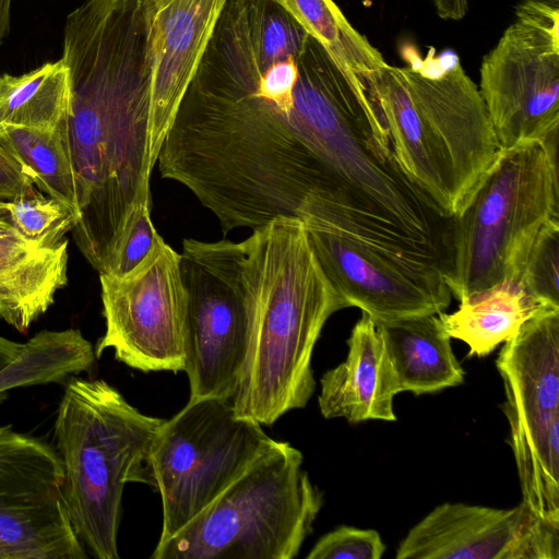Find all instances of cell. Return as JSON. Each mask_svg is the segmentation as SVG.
Wrapping results in <instances>:
<instances>
[{
    "label": "cell",
    "mask_w": 559,
    "mask_h": 559,
    "mask_svg": "<svg viewBox=\"0 0 559 559\" xmlns=\"http://www.w3.org/2000/svg\"><path fill=\"white\" fill-rule=\"evenodd\" d=\"M342 68L276 1L226 0L163 141L160 176L224 234L300 219Z\"/></svg>",
    "instance_id": "6da1fadb"
},
{
    "label": "cell",
    "mask_w": 559,
    "mask_h": 559,
    "mask_svg": "<svg viewBox=\"0 0 559 559\" xmlns=\"http://www.w3.org/2000/svg\"><path fill=\"white\" fill-rule=\"evenodd\" d=\"M148 35L143 0H85L66 20L71 104L62 132L80 210L72 233L98 273L132 209L152 206Z\"/></svg>",
    "instance_id": "7a4b0ae2"
},
{
    "label": "cell",
    "mask_w": 559,
    "mask_h": 559,
    "mask_svg": "<svg viewBox=\"0 0 559 559\" xmlns=\"http://www.w3.org/2000/svg\"><path fill=\"white\" fill-rule=\"evenodd\" d=\"M242 243L254 321L230 403L237 416L270 426L311 399L314 346L328 319L347 305L320 266L301 219L276 217Z\"/></svg>",
    "instance_id": "3957f363"
},
{
    "label": "cell",
    "mask_w": 559,
    "mask_h": 559,
    "mask_svg": "<svg viewBox=\"0 0 559 559\" xmlns=\"http://www.w3.org/2000/svg\"><path fill=\"white\" fill-rule=\"evenodd\" d=\"M406 175L449 215L463 206L500 145L474 81L455 53L386 64L369 79Z\"/></svg>",
    "instance_id": "277c9868"
},
{
    "label": "cell",
    "mask_w": 559,
    "mask_h": 559,
    "mask_svg": "<svg viewBox=\"0 0 559 559\" xmlns=\"http://www.w3.org/2000/svg\"><path fill=\"white\" fill-rule=\"evenodd\" d=\"M164 420L141 413L105 380H68L53 432L67 512L93 557L119 558L123 488L128 483L154 487L148 454Z\"/></svg>",
    "instance_id": "5b68a950"
},
{
    "label": "cell",
    "mask_w": 559,
    "mask_h": 559,
    "mask_svg": "<svg viewBox=\"0 0 559 559\" xmlns=\"http://www.w3.org/2000/svg\"><path fill=\"white\" fill-rule=\"evenodd\" d=\"M302 453L274 440L152 559H293L323 506Z\"/></svg>",
    "instance_id": "8992f818"
},
{
    "label": "cell",
    "mask_w": 559,
    "mask_h": 559,
    "mask_svg": "<svg viewBox=\"0 0 559 559\" xmlns=\"http://www.w3.org/2000/svg\"><path fill=\"white\" fill-rule=\"evenodd\" d=\"M559 217L558 146L500 148L453 215L445 283L457 300L503 280L518 282L540 228Z\"/></svg>",
    "instance_id": "52a82bcc"
},
{
    "label": "cell",
    "mask_w": 559,
    "mask_h": 559,
    "mask_svg": "<svg viewBox=\"0 0 559 559\" xmlns=\"http://www.w3.org/2000/svg\"><path fill=\"white\" fill-rule=\"evenodd\" d=\"M261 426L217 397L189 400L164 420L148 454L163 509L158 542L185 527L274 441Z\"/></svg>",
    "instance_id": "ba28073f"
},
{
    "label": "cell",
    "mask_w": 559,
    "mask_h": 559,
    "mask_svg": "<svg viewBox=\"0 0 559 559\" xmlns=\"http://www.w3.org/2000/svg\"><path fill=\"white\" fill-rule=\"evenodd\" d=\"M185 368L189 400H231L250 347L254 298L242 241L185 239Z\"/></svg>",
    "instance_id": "9c48e42d"
},
{
    "label": "cell",
    "mask_w": 559,
    "mask_h": 559,
    "mask_svg": "<svg viewBox=\"0 0 559 559\" xmlns=\"http://www.w3.org/2000/svg\"><path fill=\"white\" fill-rule=\"evenodd\" d=\"M515 15L484 57L478 90L500 148L558 145V1L525 0Z\"/></svg>",
    "instance_id": "30bf717a"
},
{
    "label": "cell",
    "mask_w": 559,
    "mask_h": 559,
    "mask_svg": "<svg viewBox=\"0 0 559 559\" xmlns=\"http://www.w3.org/2000/svg\"><path fill=\"white\" fill-rule=\"evenodd\" d=\"M106 331L95 346L142 372L183 371L187 295L180 253L160 238L121 277L99 274Z\"/></svg>",
    "instance_id": "8fae6325"
},
{
    "label": "cell",
    "mask_w": 559,
    "mask_h": 559,
    "mask_svg": "<svg viewBox=\"0 0 559 559\" xmlns=\"http://www.w3.org/2000/svg\"><path fill=\"white\" fill-rule=\"evenodd\" d=\"M53 448L0 426V559H86L63 497Z\"/></svg>",
    "instance_id": "7c38bea8"
},
{
    "label": "cell",
    "mask_w": 559,
    "mask_h": 559,
    "mask_svg": "<svg viewBox=\"0 0 559 559\" xmlns=\"http://www.w3.org/2000/svg\"><path fill=\"white\" fill-rule=\"evenodd\" d=\"M304 222V221H302ZM324 274L344 298L373 321L438 314L451 302L443 276L418 269L316 223L304 222Z\"/></svg>",
    "instance_id": "4fadbf2b"
},
{
    "label": "cell",
    "mask_w": 559,
    "mask_h": 559,
    "mask_svg": "<svg viewBox=\"0 0 559 559\" xmlns=\"http://www.w3.org/2000/svg\"><path fill=\"white\" fill-rule=\"evenodd\" d=\"M396 559H558L559 525L511 509L445 502L415 524Z\"/></svg>",
    "instance_id": "5bb4252c"
},
{
    "label": "cell",
    "mask_w": 559,
    "mask_h": 559,
    "mask_svg": "<svg viewBox=\"0 0 559 559\" xmlns=\"http://www.w3.org/2000/svg\"><path fill=\"white\" fill-rule=\"evenodd\" d=\"M226 0H158L150 14L151 156L157 157Z\"/></svg>",
    "instance_id": "9a60e30c"
},
{
    "label": "cell",
    "mask_w": 559,
    "mask_h": 559,
    "mask_svg": "<svg viewBox=\"0 0 559 559\" xmlns=\"http://www.w3.org/2000/svg\"><path fill=\"white\" fill-rule=\"evenodd\" d=\"M510 428L536 427L559 416V309L539 311L503 343L496 360Z\"/></svg>",
    "instance_id": "2e32d148"
},
{
    "label": "cell",
    "mask_w": 559,
    "mask_h": 559,
    "mask_svg": "<svg viewBox=\"0 0 559 559\" xmlns=\"http://www.w3.org/2000/svg\"><path fill=\"white\" fill-rule=\"evenodd\" d=\"M347 345L345 360L320 379L321 415L350 424L395 421L393 402L400 391L376 323L368 314L361 312Z\"/></svg>",
    "instance_id": "e0dca14e"
},
{
    "label": "cell",
    "mask_w": 559,
    "mask_h": 559,
    "mask_svg": "<svg viewBox=\"0 0 559 559\" xmlns=\"http://www.w3.org/2000/svg\"><path fill=\"white\" fill-rule=\"evenodd\" d=\"M68 240L37 242L0 226V317L26 333L68 282Z\"/></svg>",
    "instance_id": "ac0fdd59"
},
{
    "label": "cell",
    "mask_w": 559,
    "mask_h": 559,
    "mask_svg": "<svg viewBox=\"0 0 559 559\" xmlns=\"http://www.w3.org/2000/svg\"><path fill=\"white\" fill-rule=\"evenodd\" d=\"M374 323L400 393L429 394L464 382L465 372L437 314Z\"/></svg>",
    "instance_id": "d6986e66"
},
{
    "label": "cell",
    "mask_w": 559,
    "mask_h": 559,
    "mask_svg": "<svg viewBox=\"0 0 559 559\" xmlns=\"http://www.w3.org/2000/svg\"><path fill=\"white\" fill-rule=\"evenodd\" d=\"M457 310L438 313L451 338L468 346L467 357H485L511 340L543 306L514 280H503L459 300ZM559 309V308H557Z\"/></svg>",
    "instance_id": "ffe728a7"
},
{
    "label": "cell",
    "mask_w": 559,
    "mask_h": 559,
    "mask_svg": "<svg viewBox=\"0 0 559 559\" xmlns=\"http://www.w3.org/2000/svg\"><path fill=\"white\" fill-rule=\"evenodd\" d=\"M70 104V75L62 58L19 76H0V127L57 128Z\"/></svg>",
    "instance_id": "44dd1931"
},
{
    "label": "cell",
    "mask_w": 559,
    "mask_h": 559,
    "mask_svg": "<svg viewBox=\"0 0 559 559\" xmlns=\"http://www.w3.org/2000/svg\"><path fill=\"white\" fill-rule=\"evenodd\" d=\"M95 349L79 329L40 331L0 370V397L11 389L61 382L91 371Z\"/></svg>",
    "instance_id": "7402d4cb"
},
{
    "label": "cell",
    "mask_w": 559,
    "mask_h": 559,
    "mask_svg": "<svg viewBox=\"0 0 559 559\" xmlns=\"http://www.w3.org/2000/svg\"><path fill=\"white\" fill-rule=\"evenodd\" d=\"M62 124L51 129L0 127V145L39 191L70 209L79 222L73 167Z\"/></svg>",
    "instance_id": "603a6c76"
},
{
    "label": "cell",
    "mask_w": 559,
    "mask_h": 559,
    "mask_svg": "<svg viewBox=\"0 0 559 559\" xmlns=\"http://www.w3.org/2000/svg\"><path fill=\"white\" fill-rule=\"evenodd\" d=\"M342 66L364 80L388 63L332 0H274Z\"/></svg>",
    "instance_id": "cb8c5ba5"
},
{
    "label": "cell",
    "mask_w": 559,
    "mask_h": 559,
    "mask_svg": "<svg viewBox=\"0 0 559 559\" xmlns=\"http://www.w3.org/2000/svg\"><path fill=\"white\" fill-rule=\"evenodd\" d=\"M7 207L12 226L32 241L57 242L78 223L70 209L45 197L35 186L27 193L8 201Z\"/></svg>",
    "instance_id": "d4e9b609"
},
{
    "label": "cell",
    "mask_w": 559,
    "mask_h": 559,
    "mask_svg": "<svg viewBox=\"0 0 559 559\" xmlns=\"http://www.w3.org/2000/svg\"><path fill=\"white\" fill-rule=\"evenodd\" d=\"M518 282L540 305L559 308V217L548 221L536 235Z\"/></svg>",
    "instance_id": "484cf974"
},
{
    "label": "cell",
    "mask_w": 559,
    "mask_h": 559,
    "mask_svg": "<svg viewBox=\"0 0 559 559\" xmlns=\"http://www.w3.org/2000/svg\"><path fill=\"white\" fill-rule=\"evenodd\" d=\"M151 209L147 204H139L132 209L99 274L124 276L151 252L162 238L151 219Z\"/></svg>",
    "instance_id": "4316f807"
},
{
    "label": "cell",
    "mask_w": 559,
    "mask_h": 559,
    "mask_svg": "<svg viewBox=\"0 0 559 559\" xmlns=\"http://www.w3.org/2000/svg\"><path fill=\"white\" fill-rule=\"evenodd\" d=\"M386 549L380 534L371 528L341 525L323 535L307 559H380Z\"/></svg>",
    "instance_id": "83f0119b"
},
{
    "label": "cell",
    "mask_w": 559,
    "mask_h": 559,
    "mask_svg": "<svg viewBox=\"0 0 559 559\" xmlns=\"http://www.w3.org/2000/svg\"><path fill=\"white\" fill-rule=\"evenodd\" d=\"M33 188L17 162L0 145V202L12 201Z\"/></svg>",
    "instance_id": "f1b7e54d"
},
{
    "label": "cell",
    "mask_w": 559,
    "mask_h": 559,
    "mask_svg": "<svg viewBox=\"0 0 559 559\" xmlns=\"http://www.w3.org/2000/svg\"><path fill=\"white\" fill-rule=\"evenodd\" d=\"M438 14L443 19H462L467 9L466 0H433Z\"/></svg>",
    "instance_id": "f546056e"
},
{
    "label": "cell",
    "mask_w": 559,
    "mask_h": 559,
    "mask_svg": "<svg viewBox=\"0 0 559 559\" xmlns=\"http://www.w3.org/2000/svg\"><path fill=\"white\" fill-rule=\"evenodd\" d=\"M24 343H17L0 335V370L12 362L20 352Z\"/></svg>",
    "instance_id": "4dcf8cb0"
},
{
    "label": "cell",
    "mask_w": 559,
    "mask_h": 559,
    "mask_svg": "<svg viewBox=\"0 0 559 559\" xmlns=\"http://www.w3.org/2000/svg\"><path fill=\"white\" fill-rule=\"evenodd\" d=\"M12 0H0V46L10 32Z\"/></svg>",
    "instance_id": "1f68e13d"
},
{
    "label": "cell",
    "mask_w": 559,
    "mask_h": 559,
    "mask_svg": "<svg viewBox=\"0 0 559 559\" xmlns=\"http://www.w3.org/2000/svg\"><path fill=\"white\" fill-rule=\"evenodd\" d=\"M143 1L145 2L146 7H147V10H148V12H150V14H151V12H152V10H153L154 5L156 4V2H157L158 0H143Z\"/></svg>",
    "instance_id": "d6a6232c"
}]
</instances>
